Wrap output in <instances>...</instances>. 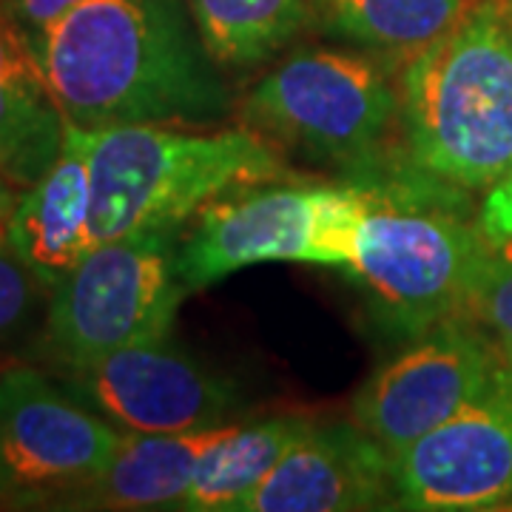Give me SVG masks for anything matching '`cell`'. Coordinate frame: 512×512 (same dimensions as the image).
Returning a JSON list of instances; mask_svg holds the SVG:
<instances>
[{"instance_id":"obj_13","label":"cell","mask_w":512,"mask_h":512,"mask_svg":"<svg viewBox=\"0 0 512 512\" xmlns=\"http://www.w3.org/2000/svg\"><path fill=\"white\" fill-rule=\"evenodd\" d=\"M6 245L49 288L60 285L94 248L89 131L66 123L55 165L20 197Z\"/></svg>"},{"instance_id":"obj_3","label":"cell","mask_w":512,"mask_h":512,"mask_svg":"<svg viewBox=\"0 0 512 512\" xmlns=\"http://www.w3.org/2000/svg\"><path fill=\"white\" fill-rule=\"evenodd\" d=\"M399 123L410 160L464 191L512 171V0L476 6L407 60Z\"/></svg>"},{"instance_id":"obj_18","label":"cell","mask_w":512,"mask_h":512,"mask_svg":"<svg viewBox=\"0 0 512 512\" xmlns=\"http://www.w3.org/2000/svg\"><path fill=\"white\" fill-rule=\"evenodd\" d=\"M476 0H319L330 29L393 55H419L464 18Z\"/></svg>"},{"instance_id":"obj_4","label":"cell","mask_w":512,"mask_h":512,"mask_svg":"<svg viewBox=\"0 0 512 512\" xmlns=\"http://www.w3.org/2000/svg\"><path fill=\"white\" fill-rule=\"evenodd\" d=\"M279 174L274 148L254 128L211 134L157 123L94 128L89 131L94 245L177 231L180 222L222 194Z\"/></svg>"},{"instance_id":"obj_14","label":"cell","mask_w":512,"mask_h":512,"mask_svg":"<svg viewBox=\"0 0 512 512\" xmlns=\"http://www.w3.org/2000/svg\"><path fill=\"white\" fill-rule=\"evenodd\" d=\"M66 140V117L37 63L29 32L9 0H0V177L32 185L55 165Z\"/></svg>"},{"instance_id":"obj_19","label":"cell","mask_w":512,"mask_h":512,"mask_svg":"<svg viewBox=\"0 0 512 512\" xmlns=\"http://www.w3.org/2000/svg\"><path fill=\"white\" fill-rule=\"evenodd\" d=\"M464 316H470L481 328L490 333L512 382V265L490 251L478 271L473 291L467 296Z\"/></svg>"},{"instance_id":"obj_11","label":"cell","mask_w":512,"mask_h":512,"mask_svg":"<svg viewBox=\"0 0 512 512\" xmlns=\"http://www.w3.org/2000/svg\"><path fill=\"white\" fill-rule=\"evenodd\" d=\"M393 490L402 510H510V373L478 402L413 441L393 464Z\"/></svg>"},{"instance_id":"obj_5","label":"cell","mask_w":512,"mask_h":512,"mask_svg":"<svg viewBox=\"0 0 512 512\" xmlns=\"http://www.w3.org/2000/svg\"><path fill=\"white\" fill-rule=\"evenodd\" d=\"M367 214L359 185H276L208 202L180 245V276L202 291L256 262H313L348 271Z\"/></svg>"},{"instance_id":"obj_24","label":"cell","mask_w":512,"mask_h":512,"mask_svg":"<svg viewBox=\"0 0 512 512\" xmlns=\"http://www.w3.org/2000/svg\"><path fill=\"white\" fill-rule=\"evenodd\" d=\"M493 254L498 256V259H504L507 265H512V234L507 239H501L498 245L493 248Z\"/></svg>"},{"instance_id":"obj_20","label":"cell","mask_w":512,"mask_h":512,"mask_svg":"<svg viewBox=\"0 0 512 512\" xmlns=\"http://www.w3.org/2000/svg\"><path fill=\"white\" fill-rule=\"evenodd\" d=\"M49 285L9 245H0V345L26 333Z\"/></svg>"},{"instance_id":"obj_9","label":"cell","mask_w":512,"mask_h":512,"mask_svg":"<svg viewBox=\"0 0 512 512\" xmlns=\"http://www.w3.org/2000/svg\"><path fill=\"white\" fill-rule=\"evenodd\" d=\"M123 433L35 367H0V473L6 498L60 501L109 467Z\"/></svg>"},{"instance_id":"obj_6","label":"cell","mask_w":512,"mask_h":512,"mask_svg":"<svg viewBox=\"0 0 512 512\" xmlns=\"http://www.w3.org/2000/svg\"><path fill=\"white\" fill-rule=\"evenodd\" d=\"M177 231L100 242L52 288L49 345L63 365L168 339L183 305Z\"/></svg>"},{"instance_id":"obj_8","label":"cell","mask_w":512,"mask_h":512,"mask_svg":"<svg viewBox=\"0 0 512 512\" xmlns=\"http://www.w3.org/2000/svg\"><path fill=\"white\" fill-rule=\"evenodd\" d=\"M507 376L501 350L470 316L444 319L384 362L356 393L353 419L387 456L478 402Z\"/></svg>"},{"instance_id":"obj_1","label":"cell","mask_w":512,"mask_h":512,"mask_svg":"<svg viewBox=\"0 0 512 512\" xmlns=\"http://www.w3.org/2000/svg\"><path fill=\"white\" fill-rule=\"evenodd\" d=\"M29 43L72 126L200 128L228 111L220 63L183 0H86Z\"/></svg>"},{"instance_id":"obj_16","label":"cell","mask_w":512,"mask_h":512,"mask_svg":"<svg viewBox=\"0 0 512 512\" xmlns=\"http://www.w3.org/2000/svg\"><path fill=\"white\" fill-rule=\"evenodd\" d=\"M308 427L311 421L299 416L237 424L217 447L205 453L177 510L234 512L239 498L268 476V470Z\"/></svg>"},{"instance_id":"obj_25","label":"cell","mask_w":512,"mask_h":512,"mask_svg":"<svg viewBox=\"0 0 512 512\" xmlns=\"http://www.w3.org/2000/svg\"><path fill=\"white\" fill-rule=\"evenodd\" d=\"M0 498H6V487H3V473H0Z\"/></svg>"},{"instance_id":"obj_2","label":"cell","mask_w":512,"mask_h":512,"mask_svg":"<svg viewBox=\"0 0 512 512\" xmlns=\"http://www.w3.org/2000/svg\"><path fill=\"white\" fill-rule=\"evenodd\" d=\"M367 214L348 268L387 336L419 339L464 313L490 245L470 222L464 188L413 165V174L362 165Z\"/></svg>"},{"instance_id":"obj_21","label":"cell","mask_w":512,"mask_h":512,"mask_svg":"<svg viewBox=\"0 0 512 512\" xmlns=\"http://www.w3.org/2000/svg\"><path fill=\"white\" fill-rule=\"evenodd\" d=\"M478 228L490 248L512 234V171L487 191V200L478 211Z\"/></svg>"},{"instance_id":"obj_12","label":"cell","mask_w":512,"mask_h":512,"mask_svg":"<svg viewBox=\"0 0 512 512\" xmlns=\"http://www.w3.org/2000/svg\"><path fill=\"white\" fill-rule=\"evenodd\" d=\"M393 458L359 424H311L234 512H353L396 507Z\"/></svg>"},{"instance_id":"obj_22","label":"cell","mask_w":512,"mask_h":512,"mask_svg":"<svg viewBox=\"0 0 512 512\" xmlns=\"http://www.w3.org/2000/svg\"><path fill=\"white\" fill-rule=\"evenodd\" d=\"M12 12L20 20V26L32 35V32H43L52 23L69 15L72 9L83 6L86 0H9Z\"/></svg>"},{"instance_id":"obj_15","label":"cell","mask_w":512,"mask_h":512,"mask_svg":"<svg viewBox=\"0 0 512 512\" xmlns=\"http://www.w3.org/2000/svg\"><path fill=\"white\" fill-rule=\"evenodd\" d=\"M237 424L188 433H123L109 467L60 498L74 510H177L197 467Z\"/></svg>"},{"instance_id":"obj_17","label":"cell","mask_w":512,"mask_h":512,"mask_svg":"<svg viewBox=\"0 0 512 512\" xmlns=\"http://www.w3.org/2000/svg\"><path fill=\"white\" fill-rule=\"evenodd\" d=\"M202 46L220 66H254L279 52L319 0H185Z\"/></svg>"},{"instance_id":"obj_23","label":"cell","mask_w":512,"mask_h":512,"mask_svg":"<svg viewBox=\"0 0 512 512\" xmlns=\"http://www.w3.org/2000/svg\"><path fill=\"white\" fill-rule=\"evenodd\" d=\"M15 205H18V202H12L9 183L0 177V245H6V239H9V220H12Z\"/></svg>"},{"instance_id":"obj_10","label":"cell","mask_w":512,"mask_h":512,"mask_svg":"<svg viewBox=\"0 0 512 512\" xmlns=\"http://www.w3.org/2000/svg\"><path fill=\"white\" fill-rule=\"evenodd\" d=\"M66 367V387L120 433L205 430L225 424L239 404L225 376L165 339Z\"/></svg>"},{"instance_id":"obj_7","label":"cell","mask_w":512,"mask_h":512,"mask_svg":"<svg viewBox=\"0 0 512 512\" xmlns=\"http://www.w3.org/2000/svg\"><path fill=\"white\" fill-rule=\"evenodd\" d=\"M242 120L313 157L362 168L399 120V89L370 57L299 49L256 83L242 103Z\"/></svg>"}]
</instances>
